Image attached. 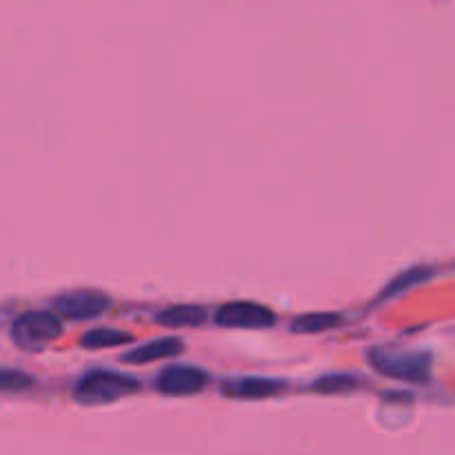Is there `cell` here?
Here are the masks:
<instances>
[{
    "label": "cell",
    "mask_w": 455,
    "mask_h": 455,
    "mask_svg": "<svg viewBox=\"0 0 455 455\" xmlns=\"http://www.w3.org/2000/svg\"><path fill=\"white\" fill-rule=\"evenodd\" d=\"M284 389L283 382L269 380V378H238V380H231L222 387V394L234 395V398H247V400H258V398H269V395L280 394Z\"/></svg>",
    "instance_id": "7"
},
{
    "label": "cell",
    "mask_w": 455,
    "mask_h": 455,
    "mask_svg": "<svg viewBox=\"0 0 455 455\" xmlns=\"http://www.w3.org/2000/svg\"><path fill=\"white\" fill-rule=\"evenodd\" d=\"M62 333V320L60 315L52 314V311H29L16 318L12 324V338L22 351L29 354H38L44 347L58 340Z\"/></svg>",
    "instance_id": "3"
},
{
    "label": "cell",
    "mask_w": 455,
    "mask_h": 455,
    "mask_svg": "<svg viewBox=\"0 0 455 455\" xmlns=\"http://www.w3.org/2000/svg\"><path fill=\"white\" fill-rule=\"evenodd\" d=\"M133 338L124 331H116V329H92L83 336L84 349H107V347H120L129 345Z\"/></svg>",
    "instance_id": "11"
},
{
    "label": "cell",
    "mask_w": 455,
    "mask_h": 455,
    "mask_svg": "<svg viewBox=\"0 0 455 455\" xmlns=\"http://www.w3.org/2000/svg\"><path fill=\"white\" fill-rule=\"evenodd\" d=\"M209 376L198 367L173 364L167 367L156 380V389L164 395H194L207 387Z\"/></svg>",
    "instance_id": "6"
},
{
    "label": "cell",
    "mask_w": 455,
    "mask_h": 455,
    "mask_svg": "<svg viewBox=\"0 0 455 455\" xmlns=\"http://www.w3.org/2000/svg\"><path fill=\"white\" fill-rule=\"evenodd\" d=\"M355 387H358V380L349 373H331V376L320 378L314 389L323 391V394H340V391H351Z\"/></svg>",
    "instance_id": "13"
},
{
    "label": "cell",
    "mask_w": 455,
    "mask_h": 455,
    "mask_svg": "<svg viewBox=\"0 0 455 455\" xmlns=\"http://www.w3.org/2000/svg\"><path fill=\"white\" fill-rule=\"evenodd\" d=\"M429 275H431V269H427V267H413V269L404 271L403 275H398V278L389 284V289L385 291V296L391 298L400 291H407L409 287H416V284L425 283Z\"/></svg>",
    "instance_id": "12"
},
{
    "label": "cell",
    "mask_w": 455,
    "mask_h": 455,
    "mask_svg": "<svg viewBox=\"0 0 455 455\" xmlns=\"http://www.w3.org/2000/svg\"><path fill=\"white\" fill-rule=\"evenodd\" d=\"M138 389H140V382L136 378L124 376V373L105 371V369H96V371H89L78 382L74 395L78 403L92 407V404L114 403V400L124 398V395L136 394Z\"/></svg>",
    "instance_id": "2"
},
{
    "label": "cell",
    "mask_w": 455,
    "mask_h": 455,
    "mask_svg": "<svg viewBox=\"0 0 455 455\" xmlns=\"http://www.w3.org/2000/svg\"><path fill=\"white\" fill-rule=\"evenodd\" d=\"M185 351V345L178 338H160V340H151L147 345L136 347L133 351L123 355L124 363L129 364H147L154 363V360L172 358V355H178Z\"/></svg>",
    "instance_id": "8"
},
{
    "label": "cell",
    "mask_w": 455,
    "mask_h": 455,
    "mask_svg": "<svg viewBox=\"0 0 455 455\" xmlns=\"http://www.w3.org/2000/svg\"><path fill=\"white\" fill-rule=\"evenodd\" d=\"M369 360L382 376L395 378V380L420 382L429 378L431 355L425 351L395 349V347H376L369 354Z\"/></svg>",
    "instance_id": "1"
},
{
    "label": "cell",
    "mask_w": 455,
    "mask_h": 455,
    "mask_svg": "<svg viewBox=\"0 0 455 455\" xmlns=\"http://www.w3.org/2000/svg\"><path fill=\"white\" fill-rule=\"evenodd\" d=\"M31 387V378L16 369H0V391H25Z\"/></svg>",
    "instance_id": "14"
},
{
    "label": "cell",
    "mask_w": 455,
    "mask_h": 455,
    "mask_svg": "<svg viewBox=\"0 0 455 455\" xmlns=\"http://www.w3.org/2000/svg\"><path fill=\"white\" fill-rule=\"evenodd\" d=\"M216 323L231 329H265L275 323V314L258 302H227L218 309Z\"/></svg>",
    "instance_id": "4"
},
{
    "label": "cell",
    "mask_w": 455,
    "mask_h": 455,
    "mask_svg": "<svg viewBox=\"0 0 455 455\" xmlns=\"http://www.w3.org/2000/svg\"><path fill=\"white\" fill-rule=\"evenodd\" d=\"M109 298L92 289H76L56 298L58 314L69 320H92L109 309Z\"/></svg>",
    "instance_id": "5"
},
{
    "label": "cell",
    "mask_w": 455,
    "mask_h": 455,
    "mask_svg": "<svg viewBox=\"0 0 455 455\" xmlns=\"http://www.w3.org/2000/svg\"><path fill=\"white\" fill-rule=\"evenodd\" d=\"M156 320H158V324H163V327L172 329L198 327V324H203L204 320H207V311L200 305H176L160 311Z\"/></svg>",
    "instance_id": "9"
},
{
    "label": "cell",
    "mask_w": 455,
    "mask_h": 455,
    "mask_svg": "<svg viewBox=\"0 0 455 455\" xmlns=\"http://www.w3.org/2000/svg\"><path fill=\"white\" fill-rule=\"evenodd\" d=\"M338 324H340V315L338 314H305L293 320L291 331L309 336V333L327 331V329L338 327Z\"/></svg>",
    "instance_id": "10"
}]
</instances>
